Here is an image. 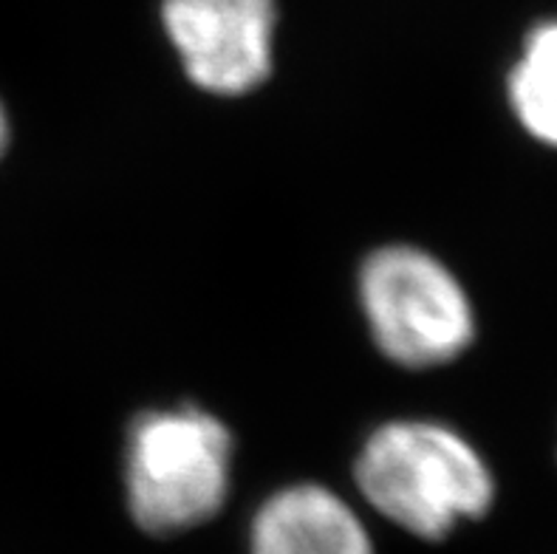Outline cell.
Returning <instances> with one entry per match:
<instances>
[{
	"label": "cell",
	"mask_w": 557,
	"mask_h": 554,
	"mask_svg": "<svg viewBox=\"0 0 557 554\" xmlns=\"http://www.w3.org/2000/svg\"><path fill=\"white\" fill-rule=\"evenodd\" d=\"M360 300L380 352L410 371L447 366L475 340L473 306L456 274L417 246L368 255Z\"/></svg>",
	"instance_id": "obj_3"
},
{
	"label": "cell",
	"mask_w": 557,
	"mask_h": 554,
	"mask_svg": "<svg viewBox=\"0 0 557 554\" xmlns=\"http://www.w3.org/2000/svg\"><path fill=\"white\" fill-rule=\"evenodd\" d=\"M7 145H9V120H7V111H3V106H0V156H3Z\"/></svg>",
	"instance_id": "obj_7"
},
{
	"label": "cell",
	"mask_w": 557,
	"mask_h": 554,
	"mask_svg": "<svg viewBox=\"0 0 557 554\" xmlns=\"http://www.w3.org/2000/svg\"><path fill=\"white\" fill-rule=\"evenodd\" d=\"M362 498L405 532L445 541L495 504V478L479 450L438 421H388L354 464Z\"/></svg>",
	"instance_id": "obj_1"
},
{
	"label": "cell",
	"mask_w": 557,
	"mask_h": 554,
	"mask_svg": "<svg viewBox=\"0 0 557 554\" xmlns=\"http://www.w3.org/2000/svg\"><path fill=\"white\" fill-rule=\"evenodd\" d=\"M509 106L532 139L557 148V21L537 23L527 35L507 79Z\"/></svg>",
	"instance_id": "obj_6"
},
{
	"label": "cell",
	"mask_w": 557,
	"mask_h": 554,
	"mask_svg": "<svg viewBox=\"0 0 557 554\" xmlns=\"http://www.w3.org/2000/svg\"><path fill=\"white\" fill-rule=\"evenodd\" d=\"M252 554H374L366 524L337 492L292 484L269 495L252 520Z\"/></svg>",
	"instance_id": "obj_5"
},
{
	"label": "cell",
	"mask_w": 557,
	"mask_h": 554,
	"mask_svg": "<svg viewBox=\"0 0 557 554\" xmlns=\"http://www.w3.org/2000/svg\"><path fill=\"white\" fill-rule=\"evenodd\" d=\"M233 476V433L201 407L141 414L127 435L125 490L136 527L182 534L221 513Z\"/></svg>",
	"instance_id": "obj_2"
},
{
	"label": "cell",
	"mask_w": 557,
	"mask_h": 554,
	"mask_svg": "<svg viewBox=\"0 0 557 554\" xmlns=\"http://www.w3.org/2000/svg\"><path fill=\"white\" fill-rule=\"evenodd\" d=\"M164 28L201 91L240 97L272 74L275 0H164Z\"/></svg>",
	"instance_id": "obj_4"
}]
</instances>
